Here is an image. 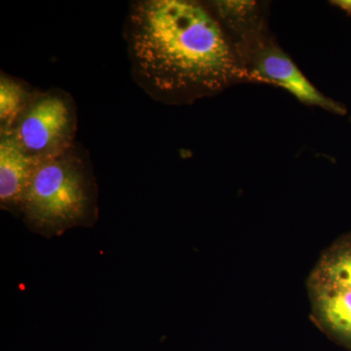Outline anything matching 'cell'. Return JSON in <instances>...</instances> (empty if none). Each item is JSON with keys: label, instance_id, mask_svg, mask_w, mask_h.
<instances>
[{"label": "cell", "instance_id": "6da1fadb", "mask_svg": "<svg viewBox=\"0 0 351 351\" xmlns=\"http://www.w3.org/2000/svg\"><path fill=\"white\" fill-rule=\"evenodd\" d=\"M125 36L136 82L162 103L186 105L237 83H256L206 4L135 2Z\"/></svg>", "mask_w": 351, "mask_h": 351}, {"label": "cell", "instance_id": "7a4b0ae2", "mask_svg": "<svg viewBox=\"0 0 351 351\" xmlns=\"http://www.w3.org/2000/svg\"><path fill=\"white\" fill-rule=\"evenodd\" d=\"M20 212L34 230L49 237L91 221L96 215V186L75 145L36 163Z\"/></svg>", "mask_w": 351, "mask_h": 351}, {"label": "cell", "instance_id": "3957f363", "mask_svg": "<svg viewBox=\"0 0 351 351\" xmlns=\"http://www.w3.org/2000/svg\"><path fill=\"white\" fill-rule=\"evenodd\" d=\"M77 117L75 101L59 89L36 92L10 130L32 159L53 158L75 147Z\"/></svg>", "mask_w": 351, "mask_h": 351}, {"label": "cell", "instance_id": "277c9868", "mask_svg": "<svg viewBox=\"0 0 351 351\" xmlns=\"http://www.w3.org/2000/svg\"><path fill=\"white\" fill-rule=\"evenodd\" d=\"M256 83H269L285 89L297 100L339 114L346 112L343 106L321 93L297 64L269 36L265 34L240 54Z\"/></svg>", "mask_w": 351, "mask_h": 351}, {"label": "cell", "instance_id": "5b68a950", "mask_svg": "<svg viewBox=\"0 0 351 351\" xmlns=\"http://www.w3.org/2000/svg\"><path fill=\"white\" fill-rule=\"evenodd\" d=\"M206 5L239 56L251 44L267 34L262 7L258 2L217 0L208 2Z\"/></svg>", "mask_w": 351, "mask_h": 351}, {"label": "cell", "instance_id": "8992f818", "mask_svg": "<svg viewBox=\"0 0 351 351\" xmlns=\"http://www.w3.org/2000/svg\"><path fill=\"white\" fill-rule=\"evenodd\" d=\"M36 161L22 149L9 132H0V205L20 211Z\"/></svg>", "mask_w": 351, "mask_h": 351}, {"label": "cell", "instance_id": "52a82bcc", "mask_svg": "<svg viewBox=\"0 0 351 351\" xmlns=\"http://www.w3.org/2000/svg\"><path fill=\"white\" fill-rule=\"evenodd\" d=\"M36 92L4 73L0 76V132L10 130Z\"/></svg>", "mask_w": 351, "mask_h": 351}, {"label": "cell", "instance_id": "ba28073f", "mask_svg": "<svg viewBox=\"0 0 351 351\" xmlns=\"http://www.w3.org/2000/svg\"><path fill=\"white\" fill-rule=\"evenodd\" d=\"M318 306L325 322L334 331L351 337V292L331 287L321 293Z\"/></svg>", "mask_w": 351, "mask_h": 351}, {"label": "cell", "instance_id": "9c48e42d", "mask_svg": "<svg viewBox=\"0 0 351 351\" xmlns=\"http://www.w3.org/2000/svg\"><path fill=\"white\" fill-rule=\"evenodd\" d=\"M324 272L331 287L351 292V252L332 258L327 263Z\"/></svg>", "mask_w": 351, "mask_h": 351}, {"label": "cell", "instance_id": "30bf717a", "mask_svg": "<svg viewBox=\"0 0 351 351\" xmlns=\"http://www.w3.org/2000/svg\"><path fill=\"white\" fill-rule=\"evenodd\" d=\"M332 3L335 6L339 7L341 10L351 13V0H336V1H332Z\"/></svg>", "mask_w": 351, "mask_h": 351}]
</instances>
